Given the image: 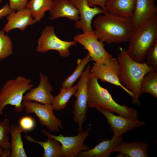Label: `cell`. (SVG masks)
Returning <instances> with one entry per match:
<instances>
[{
	"mask_svg": "<svg viewBox=\"0 0 157 157\" xmlns=\"http://www.w3.org/2000/svg\"><path fill=\"white\" fill-rule=\"evenodd\" d=\"M9 6L12 11H17L26 8L28 0H9Z\"/></svg>",
	"mask_w": 157,
	"mask_h": 157,
	"instance_id": "4dcf8cb0",
	"label": "cell"
},
{
	"mask_svg": "<svg viewBox=\"0 0 157 157\" xmlns=\"http://www.w3.org/2000/svg\"><path fill=\"white\" fill-rule=\"evenodd\" d=\"M90 129L89 127L86 130L83 129L78 131L77 135L74 136H64L60 133L58 135H54L44 129L42 132L43 135L52 138L60 143L63 157H76L81 151L89 149L84 141L89 135Z\"/></svg>",
	"mask_w": 157,
	"mask_h": 157,
	"instance_id": "ba28073f",
	"label": "cell"
},
{
	"mask_svg": "<svg viewBox=\"0 0 157 157\" xmlns=\"http://www.w3.org/2000/svg\"><path fill=\"white\" fill-rule=\"evenodd\" d=\"M144 63L157 71V42L148 52Z\"/></svg>",
	"mask_w": 157,
	"mask_h": 157,
	"instance_id": "f1b7e54d",
	"label": "cell"
},
{
	"mask_svg": "<svg viewBox=\"0 0 157 157\" xmlns=\"http://www.w3.org/2000/svg\"><path fill=\"white\" fill-rule=\"evenodd\" d=\"M97 110L106 117L113 132V136L115 137L122 136L123 134L133 129L146 124L145 122L140 121L138 117L128 118L119 115H116L104 109H99Z\"/></svg>",
	"mask_w": 157,
	"mask_h": 157,
	"instance_id": "7c38bea8",
	"label": "cell"
},
{
	"mask_svg": "<svg viewBox=\"0 0 157 157\" xmlns=\"http://www.w3.org/2000/svg\"><path fill=\"white\" fill-rule=\"evenodd\" d=\"M123 141L122 136H113L112 138L102 139L92 148L81 151L78 156L81 157H108L114 152L116 146Z\"/></svg>",
	"mask_w": 157,
	"mask_h": 157,
	"instance_id": "ac0fdd59",
	"label": "cell"
},
{
	"mask_svg": "<svg viewBox=\"0 0 157 157\" xmlns=\"http://www.w3.org/2000/svg\"><path fill=\"white\" fill-rule=\"evenodd\" d=\"M118 49L119 53L116 58L119 66V82L133 94L132 103L140 106V98L142 95L140 91L141 81L144 76L154 70V69L145 63L138 62L132 59L122 47H119Z\"/></svg>",
	"mask_w": 157,
	"mask_h": 157,
	"instance_id": "6da1fadb",
	"label": "cell"
},
{
	"mask_svg": "<svg viewBox=\"0 0 157 157\" xmlns=\"http://www.w3.org/2000/svg\"><path fill=\"white\" fill-rule=\"evenodd\" d=\"M10 126L9 119L7 117L0 122V147L2 149H11V144L8 136Z\"/></svg>",
	"mask_w": 157,
	"mask_h": 157,
	"instance_id": "83f0119b",
	"label": "cell"
},
{
	"mask_svg": "<svg viewBox=\"0 0 157 157\" xmlns=\"http://www.w3.org/2000/svg\"><path fill=\"white\" fill-rule=\"evenodd\" d=\"M2 149L0 147V157L1 156V153Z\"/></svg>",
	"mask_w": 157,
	"mask_h": 157,
	"instance_id": "e575fe53",
	"label": "cell"
},
{
	"mask_svg": "<svg viewBox=\"0 0 157 157\" xmlns=\"http://www.w3.org/2000/svg\"><path fill=\"white\" fill-rule=\"evenodd\" d=\"M37 43V52L45 53L49 50H56L60 56L65 58L70 55V47L76 46L77 42L74 40L67 41L61 40L56 35L54 27L51 25L44 27Z\"/></svg>",
	"mask_w": 157,
	"mask_h": 157,
	"instance_id": "8992f818",
	"label": "cell"
},
{
	"mask_svg": "<svg viewBox=\"0 0 157 157\" xmlns=\"http://www.w3.org/2000/svg\"><path fill=\"white\" fill-rule=\"evenodd\" d=\"M93 25L97 39L109 44L129 42L134 31L131 19L113 15L106 12L96 18Z\"/></svg>",
	"mask_w": 157,
	"mask_h": 157,
	"instance_id": "7a4b0ae2",
	"label": "cell"
},
{
	"mask_svg": "<svg viewBox=\"0 0 157 157\" xmlns=\"http://www.w3.org/2000/svg\"><path fill=\"white\" fill-rule=\"evenodd\" d=\"M77 8L79 12L80 18L75 22V27L81 30L83 33H90L93 31L92 26V20L96 15L104 14L106 12L101 7L96 6L90 7L88 0H71Z\"/></svg>",
	"mask_w": 157,
	"mask_h": 157,
	"instance_id": "5bb4252c",
	"label": "cell"
},
{
	"mask_svg": "<svg viewBox=\"0 0 157 157\" xmlns=\"http://www.w3.org/2000/svg\"><path fill=\"white\" fill-rule=\"evenodd\" d=\"M119 66L116 58L112 57L102 63L94 62L90 74L104 82H107L119 86L132 97L133 94L122 86L119 81Z\"/></svg>",
	"mask_w": 157,
	"mask_h": 157,
	"instance_id": "30bf717a",
	"label": "cell"
},
{
	"mask_svg": "<svg viewBox=\"0 0 157 157\" xmlns=\"http://www.w3.org/2000/svg\"><path fill=\"white\" fill-rule=\"evenodd\" d=\"M2 1V0H0V3H1Z\"/></svg>",
	"mask_w": 157,
	"mask_h": 157,
	"instance_id": "d590c367",
	"label": "cell"
},
{
	"mask_svg": "<svg viewBox=\"0 0 157 157\" xmlns=\"http://www.w3.org/2000/svg\"><path fill=\"white\" fill-rule=\"evenodd\" d=\"M49 11V19L51 20L66 17L76 22L80 18L78 9L71 0H53L51 8Z\"/></svg>",
	"mask_w": 157,
	"mask_h": 157,
	"instance_id": "e0dca14e",
	"label": "cell"
},
{
	"mask_svg": "<svg viewBox=\"0 0 157 157\" xmlns=\"http://www.w3.org/2000/svg\"><path fill=\"white\" fill-rule=\"evenodd\" d=\"M26 132L19 125L11 124L10 126V134L11 138V153L10 157H26L24 148L21 133Z\"/></svg>",
	"mask_w": 157,
	"mask_h": 157,
	"instance_id": "44dd1931",
	"label": "cell"
},
{
	"mask_svg": "<svg viewBox=\"0 0 157 157\" xmlns=\"http://www.w3.org/2000/svg\"><path fill=\"white\" fill-rule=\"evenodd\" d=\"M135 0H106V12L113 15L131 19L135 10Z\"/></svg>",
	"mask_w": 157,
	"mask_h": 157,
	"instance_id": "d6986e66",
	"label": "cell"
},
{
	"mask_svg": "<svg viewBox=\"0 0 157 157\" xmlns=\"http://www.w3.org/2000/svg\"><path fill=\"white\" fill-rule=\"evenodd\" d=\"M149 144L140 141L119 143L115 149L114 152L121 153L126 157H147Z\"/></svg>",
	"mask_w": 157,
	"mask_h": 157,
	"instance_id": "ffe728a7",
	"label": "cell"
},
{
	"mask_svg": "<svg viewBox=\"0 0 157 157\" xmlns=\"http://www.w3.org/2000/svg\"><path fill=\"white\" fill-rule=\"evenodd\" d=\"M106 0H88V5L93 7L96 5L100 6L105 12H106L105 3Z\"/></svg>",
	"mask_w": 157,
	"mask_h": 157,
	"instance_id": "1f68e13d",
	"label": "cell"
},
{
	"mask_svg": "<svg viewBox=\"0 0 157 157\" xmlns=\"http://www.w3.org/2000/svg\"><path fill=\"white\" fill-rule=\"evenodd\" d=\"M32 81L29 78L19 76L6 82L0 90V115L3 114V110L8 105L14 106L17 112L23 110V97L27 91L33 87Z\"/></svg>",
	"mask_w": 157,
	"mask_h": 157,
	"instance_id": "5b68a950",
	"label": "cell"
},
{
	"mask_svg": "<svg viewBox=\"0 0 157 157\" xmlns=\"http://www.w3.org/2000/svg\"><path fill=\"white\" fill-rule=\"evenodd\" d=\"M6 19L8 22L3 29L6 33L15 28L24 31L28 26L37 23L32 17L29 9L27 8L17 12L12 11L7 15Z\"/></svg>",
	"mask_w": 157,
	"mask_h": 157,
	"instance_id": "2e32d148",
	"label": "cell"
},
{
	"mask_svg": "<svg viewBox=\"0 0 157 157\" xmlns=\"http://www.w3.org/2000/svg\"><path fill=\"white\" fill-rule=\"evenodd\" d=\"M47 140L44 142L38 141L26 134L24 138L31 142L36 143L41 146L44 149L43 157H63L61 145L58 141L50 137H47Z\"/></svg>",
	"mask_w": 157,
	"mask_h": 157,
	"instance_id": "7402d4cb",
	"label": "cell"
},
{
	"mask_svg": "<svg viewBox=\"0 0 157 157\" xmlns=\"http://www.w3.org/2000/svg\"><path fill=\"white\" fill-rule=\"evenodd\" d=\"M98 80L90 74L87 87V104L89 107L104 109L128 118L138 117L136 110L115 101L108 90L99 85Z\"/></svg>",
	"mask_w": 157,
	"mask_h": 157,
	"instance_id": "3957f363",
	"label": "cell"
},
{
	"mask_svg": "<svg viewBox=\"0 0 157 157\" xmlns=\"http://www.w3.org/2000/svg\"><path fill=\"white\" fill-rule=\"evenodd\" d=\"M12 11L10 8L9 4L7 3L5 4L0 9V18L6 17Z\"/></svg>",
	"mask_w": 157,
	"mask_h": 157,
	"instance_id": "d6a6232c",
	"label": "cell"
},
{
	"mask_svg": "<svg viewBox=\"0 0 157 157\" xmlns=\"http://www.w3.org/2000/svg\"><path fill=\"white\" fill-rule=\"evenodd\" d=\"M92 59L88 52L83 58L78 59L76 62L77 65L76 69L73 73L62 82L61 88H68L73 86L76 81L82 75L87 64Z\"/></svg>",
	"mask_w": 157,
	"mask_h": 157,
	"instance_id": "484cf974",
	"label": "cell"
},
{
	"mask_svg": "<svg viewBox=\"0 0 157 157\" xmlns=\"http://www.w3.org/2000/svg\"><path fill=\"white\" fill-rule=\"evenodd\" d=\"M77 88V84L68 88H60L59 93L54 97L51 104L53 110L59 111L65 108L69 99L74 96Z\"/></svg>",
	"mask_w": 157,
	"mask_h": 157,
	"instance_id": "cb8c5ba5",
	"label": "cell"
},
{
	"mask_svg": "<svg viewBox=\"0 0 157 157\" xmlns=\"http://www.w3.org/2000/svg\"><path fill=\"white\" fill-rule=\"evenodd\" d=\"M53 0H31L26 8H28L33 18L36 22L45 16V13L51 9Z\"/></svg>",
	"mask_w": 157,
	"mask_h": 157,
	"instance_id": "603a6c76",
	"label": "cell"
},
{
	"mask_svg": "<svg viewBox=\"0 0 157 157\" xmlns=\"http://www.w3.org/2000/svg\"><path fill=\"white\" fill-rule=\"evenodd\" d=\"M40 82L36 87H33L24 94L22 101H34L42 104H51L54 98L51 94L53 87L48 77L40 72L39 73Z\"/></svg>",
	"mask_w": 157,
	"mask_h": 157,
	"instance_id": "9a60e30c",
	"label": "cell"
},
{
	"mask_svg": "<svg viewBox=\"0 0 157 157\" xmlns=\"http://www.w3.org/2000/svg\"><path fill=\"white\" fill-rule=\"evenodd\" d=\"M126 51L132 59L144 63L146 56L157 42V19L135 30Z\"/></svg>",
	"mask_w": 157,
	"mask_h": 157,
	"instance_id": "277c9868",
	"label": "cell"
},
{
	"mask_svg": "<svg viewBox=\"0 0 157 157\" xmlns=\"http://www.w3.org/2000/svg\"><path fill=\"white\" fill-rule=\"evenodd\" d=\"M140 91L142 94L147 93L157 98V71H150L144 76L140 83Z\"/></svg>",
	"mask_w": 157,
	"mask_h": 157,
	"instance_id": "d4e9b609",
	"label": "cell"
},
{
	"mask_svg": "<svg viewBox=\"0 0 157 157\" xmlns=\"http://www.w3.org/2000/svg\"><path fill=\"white\" fill-rule=\"evenodd\" d=\"M26 112L34 114L42 126H45L51 132H58L59 128L63 129L61 120L53 113L51 104H40L32 101H22Z\"/></svg>",
	"mask_w": 157,
	"mask_h": 157,
	"instance_id": "9c48e42d",
	"label": "cell"
},
{
	"mask_svg": "<svg viewBox=\"0 0 157 157\" xmlns=\"http://www.w3.org/2000/svg\"><path fill=\"white\" fill-rule=\"evenodd\" d=\"M11 153L10 149H2L1 156V157H10Z\"/></svg>",
	"mask_w": 157,
	"mask_h": 157,
	"instance_id": "836d02e7",
	"label": "cell"
},
{
	"mask_svg": "<svg viewBox=\"0 0 157 157\" xmlns=\"http://www.w3.org/2000/svg\"><path fill=\"white\" fill-rule=\"evenodd\" d=\"M74 40L82 45L87 50L92 60L100 63L113 57L104 48L105 45L96 38L94 31L90 33H83L76 35Z\"/></svg>",
	"mask_w": 157,
	"mask_h": 157,
	"instance_id": "8fae6325",
	"label": "cell"
},
{
	"mask_svg": "<svg viewBox=\"0 0 157 157\" xmlns=\"http://www.w3.org/2000/svg\"><path fill=\"white\" fill-rule=\"evenodd\" d=\"M19 126L26 132L32 130L35 125L33 119L29 116H26L21 118L19 121Z\"/></svg>",
	"mask_w": 157,
	"mask_h": 157,
	"instance_id": "f546056e",
	"label": "cell"
},
{
	"mask_svg": "<svg viewBox=\"0 0 157 157\" xmlns=\"http://www.w3.org/2000/svg\"><path fill=\"white\" fill-rule=\"evenodd\" d=\"M156 0H135L133 16L131 19L134 31L157 19Z\"/></svg>",
	"mask_w": 157,
	"mask_h": 157,
	"instance_id": "4fadbf2b",
	"label": "cell"
},
{
	"mask_svg": "<svg viewBox=\"0 0 157 157\" xmlns=\"http://www.w3.org/2000/svg\"><path fill=\"white\" fill-rule=\"evenodd\" d=\"M91 68V66L89 64L83 71L77 84L78 88L74 95L76 99L73 106V119L78 124V131L83 129V124L87 118L88 107L87 104V87Z\"/></svg>",
	"mask_w": 157,
	"mask_h": 157,
	"instance_id": "52a82bcc",
	"label": "cell"
},
{
	"mask_svg": "<svg viewBox=\"0 0 157 157\" xmlns=\"http://www.w3.org/2000/svg\"><path fill=\"white\" fill-rule=\"evenodd\" d=\"M5 32L3 29L0 30V61L6 59L13 52L11 40Z\"/></svg>",
	"mask_w": 157,
	"mask_h": 157,
	"instance_id": "4316f807",
	"label": "cell"
}]
</instances>
